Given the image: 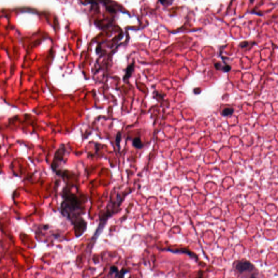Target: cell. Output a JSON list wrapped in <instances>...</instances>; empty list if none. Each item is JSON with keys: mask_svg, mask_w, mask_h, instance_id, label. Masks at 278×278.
<instances>
[{"mask_svg": "<svg viewBox=\"0 0 278 278\" xmlns=\"http://www.w3.org/2000/svg\"><path fill=\"white\" fill-rule=\"evenodd\" d=\"M231 69V67L228 65H226L224 66L222 68V70L224 71V72H229Z\"/></svg>", "mask_w": 278, "mask_h": 278, "instance_id": "9c48e42d", "label": "cell"}, {"mask_svg": "<svg viewBox=\"0 0 278 278\" xmlns=\"http://www.w3.org/2000/svg\"><path fill=\"white\" fill-rule=\"evenodd\" d=\"M129 272V270H126L125 269L122 268L121 270L119 271L118 268L116 266H113L110 267L109 275L112 276L113 274L115 275V278H123L127 273Z\"/></svg>", "mask_w": 278, "mask_h": 278, "instance_id": "277c9868", "label": "cell"}, {"mask_svg": "<svg viewBox=\"0 0 278 278\" xmlns=\"http://www.w3.org/2000/svg\"><path fill=\"white\" fill-rule=\"evenodd\" d=\"M72 187L68 185L63 190V201L60 206V211L63 216L71 221L74 226L76 237L82 236L87 228V223L82 215H84L85 200H82L80 196L72 192Z\"/></svg>", "mask_w": 278, "mask_h": 278, "instance_id": "6da1fadb", "label": "cell"}, {"mask_svg": "<svg viewBox=\"0 0 278 278\" xmlns=\"http://www.w3.org/2000/svg\"><path fill=\"white\" fill-rule=\"evenodd\" d=\"M234 113V109L232 108H225L222 111V115L225 116H228L229 115H232Z\"/></svg>", "mask_w": 278, "mask_h": 278, "instance_id": "ba28073f", "label": "cell"}, {"mask_svg": "<svg viewBox=\"0 0 278 278\" xmlns=\"http://www.w3.org/2000/svg\"><path fill=\"white\" fill-rule=\"evenodd\" d=\"M67 152V149L65 145L64 144H61L59 146V148L56 151L51 167L54 171L56 172V173L58 171V168L61 164L65 161V156Z\"/></svg>", "mask_w": 278, "mask_h": 278, "instance_id": "7a4b0ae2", "label": "cell"}, {"mask_svg": "<svg viewBox=\"0 0 278 278\" xmlns=\"http://www.w3.org/2000/svg\"><path fill=\"white\" fill-rule=\"evenodd\" d=\"M133 146L135 148L140 149L143 148L144 144L140 137H135L133 140Z\"/></svg>", "mask_w": 278, "mask_h": 278, "instance_id": "8992f818", "label": "cell"}, {"mask_svg": "<svg viewBox=\"0 0 278 278\" xmlns=\"http://www.w3.org/2000/svg\"><path fill=\"white\" fill-rule=\"evenodd\" d=\"M122 140V134L120 132H118L117 134H116V137H115V143H116V145L118 149V151L120 150V144H121V141Z\"/></svg>", "mask_w": 278, "mask_h": 278, "instance_id": "52a82bcc", "label": "cell"}, {"mask_svg": "<svg viewBox=\"0 0 278 278\" xmlns=\"http://www.w3.org/2000/svg\"><path fill=\"white\" fill-rule=\"evenodd\" d=\"M236 270L237 271L242 274L244 272H251L254 270V267L251 263L247 261H239L236 265Z\"/></svg>", "mask_w": 278, "mask_h": 278, "instance_id": "3957f363", "label": "cell"}, {"mask_svg": "<svg viewBox=\"0 0 278 278\" xmlns=\"http://www.w3.org/2000/svg\"><path fill=\"white\" fill-rule=\"evenodd\" d=\"M134 69H135V62L133 61L130 64L128 65L125 70V74L124 75L123 77V80L124 82H126L129 80L130 78L132 75V73H133Z\"/></svg>", "mask_w": 278, "mask_h": 278, "instance_id": "5b68a950", "label": "cell"}]
</instances>
